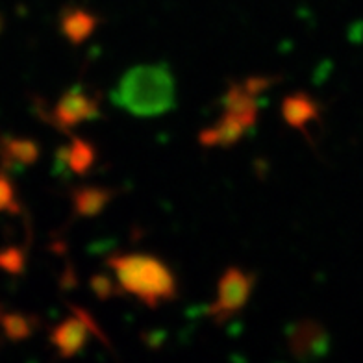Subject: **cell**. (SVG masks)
Segmentation results:
<instances>
[{"label":"cell","mask_w":363,"mask_h":363,"mask_svg":"<svg viewBox=\"0 0 363 363\" xmlns=\"http://www.w3.org/2000/svg\"><path fill=\"white\" fill-rule=\"evenodd\" d=\"M254 277L239 267H228L217 282V298L208 308V315L223 325L247 306L254 289Z\"/></svg>","instance_id":"3957f363"},{"label":"cell","mask_w":363,"mask_h":363,"mask_svg":"<svg viewBox=\"0 0 363 363\" xmlns=\"http://www.w3.org/2000/svg\"><path fill=\"white\" fill-rule=\"evenodd\" d=\"M24 263H26V258H24L23 250L17 249V247L0 250V269H4L6 272L21 274L24 269Z\"/></svg>","instance_id":"9a60e30c"},{"label":"cell","mask_w":363,"mask_h":363,"mask_svg":"<svg viewBox=\"0 0 363 363\" xmlns=\"http://www.w3.org/2000/svg\"><path fill=\"white\" fill-rule=\"evenodd\" d=\"M317 104L313 102L311 96L306 93H295V95L286 96V101L282 102V115L284 121L291 128L304 130L310 121L317 119Z\"/></svg>","instance_id":"4fadbf2b"},{"label":"cell","mask_w":363,"mask_h":363,"mask_svg":"<svg viewBox=\"0 0 363 363\" xmlns=\"http://www.w3.org/2000/svg\"><path fill=\"white\" fill-rule=\"evenodd\" d=\"M96 26H99L96 15L84 8H67L62 13V34L72 45H80L89 39Z\"/></svg>","instance_id":"9c48e42d"},{"label":"cell","mask_w":363,"mask_h":363,"mask_svg":"<svg viewBox=\"0 0 363 363\" xmlns=\"http://www.w3.org/2000/svg\"><path fill=\"white\" fill-rule=\"evenodd\" d=\"M41 156V148L34 139L2 138L0 139V158L6 165H34Z\"/></svg>","instance_id":"8fae6325"},{"label":"cell","mask_w":363,"mask_h":363,"mask_svg":"<svg viewBox=\"0 0 363 363\" xmlns=\"http://www.w3.org/2000/svg\"><path fill=\"white\" fill-rule=\"evenodd\" d=\"M0 211H10V213L19 211V206L15 201L13 184L6 174H0Z\"/></svg>","instance_id":"2e32d148"},{"label":"cell","mask_w":363,"mask_h":363,"mask_svg":"<svg viewBox=\"0 0 363 363\" xmlns=\"http://www.w3.org/2000/svg\"><path fill=\"white\" fill-rule=\"evenodd\" d=\"M57 158L62 160L63 165L77 177H84L87 174L96 160L95 147L82 138H72L69 147H63L62 150H57Z\"/></svg>","instance_id":"30bf717a"},{"label":"cell","mask_w":363,"mask_h":363,"mask_svg":"<svg viewBox=\"0 0 363 363\" xmlns=\"http://www.w3.org/2000/svg\"><path fill=\"white\" fill-rule=\"evenodd\" d=\"M91 289L95 293L101 301H106V298H111L119 293L121 287H117L113 284L110 277H104V274H95L91 278Z\"/></svg>","instance_id":"e0dca14e"},{"label":"cell","mask_w":363,"mask_h":363,"mask_svg":"<svg viewBox=\"0 0 363 363\" xmlns=\"http://www.w3.org/2000/svg\"><path fill=\"white\" fill-rule=\"evenodd\" d=\"M113 199V191L99 186H84L77 187L71 195L72 208L78 217L91 219V217L101 216Z\"/></svg>","instance_id":"ba28073f"},{"label":"cell","mask_w":363,"mask_h":363,"mask_svg":"<svg viewBox=\"0 0 363 363\" xmlns=\"http://www.w3.org/2000/svg\"><path fill=\"white\" fill-rule=\"evenodd\" d=\"M277 80H278V78H271V77H252V78H249V80L245 82L243 87L249 91V93H252L254 96H258L259 93L267 91L269 87H271Z\"/></svg>","instance_id":"ac0fdd59"},{"label":"cell","mask_w":363,"mask_h":363,"mask_svg":"<svg viewBox=\"0 0 363 363\" xmlns=\"http://www.w3.org/2000/svg\"><path fill=\"white\" fill-rule=\"evenodd\" d=\"M323 343H325V335L313 323H298L289 330V347L296 358L315 356Z\"/></svg>","instance_id":"7c38bea8"},{"label":"cell","mask_w":363,"mask_h":363,"mask_svg":"<svg viewBox=\"0 0 363 363\" xmlns=\"http://www.w3.org/2000/svg\"><path fill=\"white\" fill-rule=\"evenodd\" d=\"M89 334L99 335L101 332L95 328V325L91 323L84 311L77 310L74 315L67 317L63 323L50 330V343L54 345V349L62 358H72L86 347L89 341Z\"/></svg>","instance_id":"5b68a950"},{"label":"cell","mask_w":363,"mask_h":363,"mask_svg":"<svg viewBox=\"0 0 363 363\" xmlns=\"http://www.w3.org/2000/svg\"><path fill=\"white\" fill-rule=\"evenodd\" d=\"M111 99L135 117H158L177 104V84L167 65H138L125 72Z\"/></svg>","instance_id":"6da1fadb"},{"label":"cell","mask_w":363,"mask_h":363,"mask_svg":"<svg viewBox=\"0 0 363 363\" xmlns=\"http://www.w3.org/2000/svg\"><path fill=\"white\" fill-rule=\"evenodd\" d=\"M101 115L99 101L87 95L82 87H71L60 96L52 110V119L63 132L77 128L82 123L96 119Z\"/></svg>","instance_id":"277c9868"},{"label":"cell","mask_w":363,"mask_h":363,"mask_svg":"<svg viewBox=\"0 0 363 363\" xmlns=\"http://www.w3.org/2000/svg\"><path fill=\"white\" fill-rule=\"evenodd\" d=\"M223 106H225V113L232 115L235 119L252 128L258 121V102L252 93L245 89L243 84H232L226 91L225 99H223Z\"/></svg>","instance_id":"52a82bcc"},{"label":"cell","mask_w":363,"mask_h":363,"mask_svg":"<svg viewBox=\"0 0 363 363\" xmlns=\"http://www.w3.org/2000/svg\"><path fill=\"white\" fill-rule=\"evenodd\" d=\"M0 326L11 341L28 340L34 334V320L23 313H0Z\"/></svg>","instance_id":"5bb4252c"},{"label":"cell","mask_w":363,"mask_h":363,"mask_svg":"<svg viewBox=\"0 0 363 363\" xmlns=\"http://www.w3.org/2000/svg\"><path fill=\"white\" fill-rule=\"evenodd\" d=\"M115 282L128 295L135 296L148 308H158L177 296V278L167 263L150 254H117L108 258Z\"/></svg>","instance_id":"7a4b0ae2"},{"label":"cell","mask_w":363,"mask_h":363,"mask_svg":"<svg viewBox=\"0 0 363 363\" xmlns=\"http://www.w3.org/2000/svg\"><path fill=\"white\" fill-rule=\"evenodd\" d=\"M249 126L241 123L239 119L232 117V115H223L216 125L210 126V128L202 130L199 134V143L206 148H228L234 147L239 139L247 134Z\"/></svg>","instance_id":"8992f818"}]
</instances>
